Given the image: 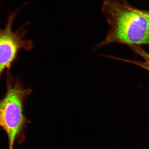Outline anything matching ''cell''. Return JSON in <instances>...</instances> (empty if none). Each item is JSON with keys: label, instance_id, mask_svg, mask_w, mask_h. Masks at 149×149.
<instances>
[{"label": "cell", "instance_id": "2", "mask_svg": "<svg viewBox=\"0 0 149 149\" xmlns=\"http://www.w3.org/2000/svg\"><path fill=\"white\" fill-rule=\"evenodd\" d=\"M7 89L0 100V127L6 133L8 149H13L15 141L21 135L27 123L24 111V102L32 92L24 88L18 79H14L7 70Z\"/></svg>", "mask_w": 149, "mask_h": 149}, {"label": "cell", "instance_id": "1", "mask_svg": "<svg viewBox=\"0 0 149 149\" xmlns=\"http://www.w3.org/2000/svg\"><path fill=\"white\" fill-rule=\"evenodd\" d=\"M101 9L109 29L96 49L114 43L149 45V11L134 8L125 0H104Z\"/></svg>", "mask_w": 149, "mask_h": 149}, {"label": "cell", "instance_id": "4", "mask_svg": "<svg viewBox=\"0 0 149 149\" xmlns=\"http://www.w3.org/2000/svg\"><path fill=\"white\" fill-rule=\"evenodd\" d=\"M134 53L140 56L144 61H131L122 59V61L138 65L149 71V54L139 45H132L129 46Z\"/></svg>", "mask_w": 149, "mask_h": 149}, {"label": "cell", "instance_id": "3", "mask_svg": "<svg viewBox=\"0 0 149 149\" xmlns=\"http://www.w3.org/2000/svg\"><path fill=\"white\" fill-rule=\"evenodd\" d=\"M19 10L18 8L11 13L5 27L2 29L0 27V78L6 70L10 69L20 50L29 51L33 49L32 41L25 39L27 33L26 29L27 25L13 31V25Z\"/></svg>", "mask_w": 149, "mask_h": 149}]
</instances>
